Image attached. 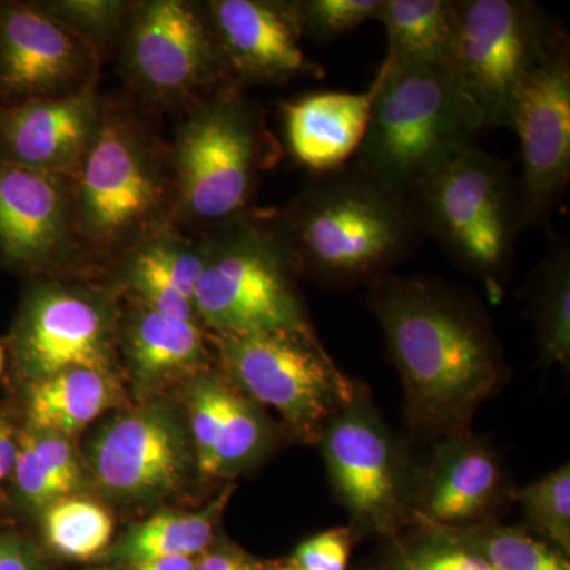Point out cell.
<instances>
[{
    "label": "cell",
    "mask_w": 570,
    "mask_h": 570,
    "mask_svg": "<svg viewBox=\"0 0 570 570\" xmlns=\"http://www.w3.org/2000/svg\"><path fill=\"white\" fill-rule=\"evenodd\" d=\"M99 85L63 99L0 102V159L77 178L99 127Z\"/></svg>",
    "instance_id": "obj_18"
},
{
    "label": "cell",
    "mask_w": 570,
    "mask_h": 570,
    "mask_svg": "<svg viewBox=\"0 0 570 570\" xmlns=\"http://www.w3.org/2000/svg\"><path fill=\"white\" fill-rule=\"evenodd\" d=\"M354 167L409 197L419 184L474 145L487 129L448 66H396L385 55Z\"/></svg>",
    "instance_id": "obj_5"
},
{
    "label": "cell",
    "mask_w": 570,
    "mask_h": 570,
    "mask_svg": "<svg viewBox=\"0 0 570 570\" xmlns=\"http://www.w3.org/2000/svg\"><path fill=\"white\" fill-rule=\"evenodd\" d=\"M86 471L70 438L29 426L18 433L11 478L26 508L41 512L59 499L78 494L88 482Z\"/></svg>",
    "instance_id": "obj_27"
},
{
    "label": "cell",
    "mask_w": 570,
    "mask_h": 570,
    "mask_svg": "<svg viewBox=\"0 0 570 570\" xmlns=\"http://www.w3.org/2000/svg\"><path fill=\"white\" fill-rule=\"evenodd\" d=\"M279 146L261 107L234 80L190 105L170 148L176 223L206 234L249 216L261 176L275 167Z\"/></svg>",
    "instance_id": "obj_4"
},
{
    "label": "cell",
    "mask_w": 570,
    "mask_h": 570,
    "mask_svg": "<svg viewBox=\"0 0 570 570\" xmlns=\"http://www.w3.org/2000/svg\"><path fill=\"white\" fill-rule=\"evenodd\" d=\"M195 570H265L246 551L232 546L212 547L198 558Z\"/></svg>",
    "instance_id": "obj_37"
},
{
    "label": "cell",
    "mask_w": 570,
    "mask_h": 570,
    "mask_svg": "<svg viewBox=\"0 0 570 570\" xmlns=\"http://www.w3.org/2000/svg\"><path fill=\"white\" fill-rule=\"evenodd\" d=\"M209 341L228 381L255 404L275 409L305 441H321L328 423L355 400V385L337 370L313 326L245 336L209 335Z\"/></svg>",
    "instance_id": "obj_8"
},
{
    "label": "cell",
    "mask_w": 570,
    "mask_h": 570,
    "mask_svg": "<svg viewBox=\"0 0 570 570\" xmlns=\"http://www.w3.org/2000/svg\"><path fill=\"white\" fill-rule=\"evenodd\" d=\"M0 570H50L39 547L18 532H0Z\"/></svg>",
    "instance_id": "obj_36"
},
{
    "label": "cell",
    "mask_w": 570,
    "mask_h": 570,
    "mask_svg": "<svg viewBox=\"0 0 570 570\" xmlns=\"http://www.w3.org/2000/svg\"><path fill=\"white\" fill-rule=\"evenodd\" d=\"M119 317L99 288L39 277L22 296L7 337L14 371L26 384L69 370L116 374Z\"/></svg>",
    "instance_id": "obj_10"
},
{
    "label": "cell",
    "mask_w": 570,
    "mask_h": 570,
    "mask_svg": "<svg viewBox=\"0 0 570 570\" xmlns=\"http://www.w3.org/2000/svg\"><path fill=\"white\" fill-rule=\"evenodd\" d=\"M381 0H296L303 36L332 41L376 20Z\"/></svg>",
    "instance_id": "obj_33"
},
{
    "label": "cell",
    "mask_w": 570,
    "mask_h": 570,
    "mask_svg": "<svg viewBox=\"0 0 570 570\" xmlns=\"http://www.w3.org/2000/svg\"><path fill=\"white\" fill-rule=\"evenodd\" d=\"M41 9L61 21L71 32L99 52H105L122 43L132 18L134 3L122 0H51L39 2Z\"/></svg>",
    "instance_id": "obj_31"
},
{
    "label": "cell",
    "mask_w": 570,
    "mask_h": 570,
    "mask_svg": "<svg viewBox=\"0 0 570 570\" xmlns=\"http://www.w3.org/2000/svg\"><path fill=\"white\" fill-rule=\"evenodd\" d=\"M322 453L341 502L356 523L389 532L400 513V474L387 431L358 395L325 428Z\"/></svg>",
    "instance_id": "obj_17"
},
{
    "label": "cell",
    "mask_w": 570,
    "mask_h": 570,
    "mask_svg": "<svg viewBox=\"0 0 570 570\" xmlns=\"http://www.w3.org/2000/svg\"><path fill=\"white\" fill-rule=\"evenodd\" d=\"M186 420L197 472L206 479L235 478L269 448L268 420L225 374L206 370L186 384Z\"/></svg>",
    "instance_id": "obj_19"
},
{
    "label": "cell",
    "mask_w": 570,
    "mask_h": 570,
    "mask_svg": "<svg viewBox=\"0 0 570 570\" xmlns=\"http://www.w3.org/2000/svg\"><path fill=\"white\" fill-rule=\"evenodd\" d=\"M396 570H494L474 551L449 538H436L401 554Z\"/></svg>",
    "instance_id": "obj_34"
},
{
    "label": "cell",
    "mask_w": 570,
    "mask_h": 570,
    "mask_svg": "<svg viewBox=\"0 0 570 570\" xmlns=\"http://www.w3.org/2000/svg\"><path fill=\"white\" fill-rule=\"evenodd\" d=\"M441 531L445 538L478 553L494 570H570L561 551L513 528L483 524L466 531Z\"/></svg>",
    "instance_id": "obj_30"
},
{
    "label": "cell",
    "mask_w": 570,
    "mask_h": 570,
    "mask_svg": "<svg viewBox=\"0 0 570 570\" xmlns=\"http://www.w3.org/2000/svg\"><path fill=\"white\" fill-rule=\"evenodd\" d=\"M121 45L124 77L157 107H190L230 80L205 3L135 2Z\"/></svg>",
    "instance_id": "obj_11"
},
{
    "label": "cell",
    "mask_w": 570,
    "mask_h": 570,
    "mask_svg": "<svg viewBox=\"0 0 570 570\" xmlns=\"http://www.w3.org/2000/svg\"><path fill=\"white\" fill-rule=\"evenodd\" d=\"M527 519L560 549L570 551V466L543 475L515 493Z\"/></svg>",
    "instance_id": "obj_32"
},
{
    "label": "cell",
    "mask_w": 570,
    "mask_h": 570,
    "mask_svg": "<svg viewBox=\"0 0 570 570\" xmlns=\"http://www.w3.org/2000/svg\"><path fill=\"white\" fill-rule=\"evenodd\" d=\"M41 534L48 549L71 561L99 560L111 546L115 521L92 499L67 497L41 510Z\"/></svg>",
    "instance_id": "obj_29"
},
{
    "label": "cell",
    "mask_w": 570,
    "mask_h": 570,
    "mask_svg": "<svg viewBox=\"0 0 570 570\" xmlns=\"http://www.w3.org/2000/svg\"><path fill=\"white\" fill-rule=\"evenodd\" d=\"M116 374L69 370L26 384V426L70 438L118 401Z\"/></svg>",
    "instance_id": "obj_25"
},
{
    "label": "cell",
    "mask_w": 570,
    "mask_h": 570,
    "mask_svg": "<svg viewBox=\"0 0 570 570\" xmlns=\"http://www.w3.org/2000/svg\"><path fill=\"white\" fill-rule=\"evenodd\" d=\"M234 487H227L204 509L193 512H163L138 521L99 558V564L165 560V558H200L213 547L217 524L223 517Z\"/></svg>",
    "instance_id": "obj_24"
},
{
    "label": "cell",
    "mask_w": 570,
    "mask_h": 570,
    "mask_svg": "<svg viewBox=\"0 0 570 570\" xmlns=\"http://www.w3.org/2000/svg\"><path fill=\"white\" fill-rule=\"evenodd\" d=\"M204 264V235L187 236L174 223L146 236L115 266L129 299L167 316L198 322L194 295Z\"/></svg>",
    "instance_id": "obj_21"
},
{
    "label": "cell",
    "mask_w": 570,
    "mask_h": 570,
    "mask_svg": "<svg viewBox=\"0 0 570 570\" xmlns=\"http://www.w3.org/2000/svg\"><path fill=\"white\" fill-rule=\"evenodd\" d=\"M351 547V530L332 528L299 543L291 562L302 570H347Z\"/></svg>",
    "instance_id": "obj_35"
},
{
    "label": "cell",
    "mask_w": 570,
    "mask_h": 570,
    "mask_svg": "<svg viewBox=\"0 0 570 570\" xmlns=\"http://www.w3.org/2000/svg\"><path fill=\"white\" fill-rule=\"evenodd\" d=\"M377 21L396 66H448L455 43V0H381Z\"/></svg>",
    "instance_id": "obj_26"
},
{
    "label": "cell",
    "mask_w": 570,
    "mask_h": 570,
    "mask_svg": "<svg viewBox=\"0 0 570 570\" xmlns=\"http://www.w3.org/2000/svg\"><path fill=\"white\" fill-rule=\"evenodd\" d=\"M75 216L92 265H115L146 236L176 223L170 148L129 105L104 99L99 127L75 178Z\"/></svg>",
    "instance_id": "obj_3"
},
{
    "label": "cell",
    "mask_w": 570,
    "mask_h": 570,
    "mask_svg": "<svg viewBox=\"0 0 570 570\" xmlns=\"http://www.w3.org/2000/svg\"><path fill=\"white\" fill-rule=\"evenodd\" d=\"M198 558H165L130 564H99V568L92 570H195Z\"/></svg>",
    "instance_id": "obj_39"
},
{
    "label": "cell",
    "mask_w": 570,
    "mask_h": 570,
    "mask_svg": "<svg viewBox=\"0 0 570 570\" xmlns=\"http://www.w3.org/2000/svg\"><path fill=\"white\" fill-rule=\"evenodd\" d=\"M370 305L412 414L428 426H459L501 377V352L474 299L430 277L382 276Z\"/></svg>",
    "instance_id": "obj_1"
},
{
    "label": "cell",
    "mask_w": 570,
    "mask_h": 570,
    "mask_svg": "<svg viewBox=\"0 0 570 570\" xmlns=\"http://www.w3.org/2000/svg\"><path fill=\"white\" fill-rule=\"evenodd\" d=\"M208 341L198 322L167 316L134 299L119 317V354L140 387L189 381L209 370Z\"/></svg>",
    "instance_id": "obj_22"
},
{
    "label": "cell",
    "mask_w": 570,
    "mask_h": 570,
    "mask_svg": "<svg viewBox=\"0 0 570 570\" xmlns=\"http://www.w3.org/2000/svg\"><path fill=\"white\" fill-rule=\"evenodd\" d=\"M450 69L487 129L509 127L517 97L557 31L530 0H455Z\"/></svg>",
    "instance_id": "obj_9"
},
{
    "label": "cell",
    "mask_w": 570,
    "mask_h": 570,
    "mask_svg": "<svg viewBox=\"0 0 570 570\" xmlns=\"http://www.w3.org/2000/svg\"><path fill=\"white\" fill-rule=\"evenodd\" d=\"M384 70L363 92L318 91L283 104L285 145L296 163L316 175L346 167L370 124Z\"/></svg>",
    "instance_id": "obj_20"
},
{
    "label": "cell",
    "mask_w": 570,
    "mask_h": 570,
    "mask_svg": "<svg viewBox=\"0 0 570 570\" xmlns=\"http://www.w3.org/2000/svg\"><path fill=\"white\" fill-rule=\"evenodd\" d=\"M510 129L520 138V230L546 227L570 183V50L558 32L517 97Z\"/></svg>",
    "instance_id": "obj_13"
},
{
    "label": "cell",
    "mask_w": 570,
    "mask_h": 570,
    "mask_svg": "<svg viewBox=\"0 0 570 570\" xmlns=\"http://www.w3.org/2000/svg\"><path fill=\"white\" fill-rule=\"evenodd\" d=\"M0 265L51 277L89 265L75 216V179L0 159Z\"/></svg>",
    "instance_id": "obj_14"
},
{
    "label": "cell",
    "mask_w": 570,
    "mask_h": 570,
    "mask_svg": "<svg viewBox=\"0 0 570 570\" xmlns=\"http://www.w3.org/2000/svg\"><path fill=\"white\" fill-rule=\"evenodd\" d=\"M272 223L296 273L335 284L374 283L423 236L411 198L354 165L314 176Z\"/></svg>",
    "instance_id": "obj_2"
},
{
    "label": "cell",
    "mask_w": 570,
    "mask_h": 570,
    "mask_svg": "<svg viewBox=\"0 0 570 570\" xmlns=\"http://www.w3.org/2000/svg\"><path fill=\"white\" fill-rule=\"evenodd\" d=\"M501 480L489 448L474 439L450 441L430 469L420 515L441 530L482 519L497 502Z\"/></svg>",
    "instance_id": "obj_23"
},
{
    "label": "cell",
    "mask_w": 570,
    "mask_h": 570,
    "mask_svg": "<svg viewBox=\"0 0 570 570\" xmlns=\"http://www.w3.org/2000/svg\"><path fill=\"white\" fill-rule=\"evenodd\" d=\"M86 464L105 498L129 505L178 493L197 471L187 420L165 401L105 420L89 439Z\"/></svg>",
    "instance_id": "obj_12"
},
{
    "label": "cell",
    "mask_w": 570,
    "mask_h": 570,
    "mask_svg": "<svg viewBox=\"0 0 570 570\" xmlns=\"http://www.w3.org/2000/svg\"><path fill=\"white\" fill-rule=\"evenodd\" d=\"M205 7L230 80L246 88L325 77L303 51L296 0H212Z\"/></svg>",
    "instance_id": "obj_16"
},
{
    "label": "cell",
    "mask_w": 570,
    "mask_h": 570,
    "mask_svg": "<svg viewBox=\"0 0 570 570\" xmlns=\"http://www.w3.org/2000/svg\"><path fill=\"white\" fill-rule=\"evenodd\" d=\"M100 61L39 2L0 0V102L75 96L97 85Z\"/></svg>",
    "instance_id": "obj_15"
},
{
    "label": "cell",
    "mask_w": 570,
    "mask_h": 570,
    "mask_svg": "<svg viewBox=\"0 0 570 570\" xmlns=\"http://www.w3.org/2000/svg\"><path fill=\"white\" fill-rule=\"evenodd\" d=\"M205 264L195 288L198 322L214 336L309 328L295 268L272 216H249L204 234Z\"/></svg>",
    "instance_id": "obj_7"
},
{
    "label": "cell",
    "mask_w": 570,
    "mask_h": 570,
    "mask_svg": "<svg viewBox=\"0 0 570 570\" xmlns=\"http://www.w3.org/2000/svg\"><path fill=\"white\" fill-rule=\"evenodd\" d=\"M272 570H302V569L296 568V566L292 564V562H288V564L279 566V568H275Z\"/></svg>",
    "instance_id": "obj_41"
},
{
    "label": "cell",
    "mask_w": 570,
    "mask_h": 570,
    "mask_svg": "<svg viewBox=\"0 0 570 570\" xmlns=\"http://www.w3.org/2000/svg\"><path fill=\"white\" fill-rule=\"evenodd\" d=\"M3 365H6V347L0 344V373H2Z\"/></svg>",
    "instance_id": "obj_40"
},
{
    "label": "cell",
    "mask_w": 570,
    "mask_h": 570,
    "mask_svg": "<svg viewBox=\"0 0 570 570\" xmlns=\"http://www.w3.org/2000/svg\"><path fill=\"white\" fill-rule=\"evenodd\" d=\"M409 198L423 236L499 294L521 234L519 181L509 164L469 146Z\"/></svg>",
    "instance_id": "obj_6"
},
{
    "label": "cell",
    "mask_w": 570,
    "mask_h": 570,
    "mask_svg": "<svg viewBox=\"0 0 570 570\" xmlns=\"http://www.w3.org/2000/svg\"><path fill=\"white\" fill-rule=\"evenodd\" d=\"M532 318L540 356L550 365L570 360V243L558 236L532 279Z\"/></svg>",
    "instance_id": "obj_28"
},
{
    "label": "cell",
    "mask_w": 570,
    "mask_h": 570,
    "mask_svg": "<svg viewBox=\"0 0 570 570\" xmlns=\"http://www.w3.org/2000/svg\"><path fill=\"white\" fill-rule=\"evenodd\" d=\"M17 453L18 433L10 423L0 419V485L13 474Z\"/></svg>",
    "instance_id": "obj_38"
}]
</instances>
